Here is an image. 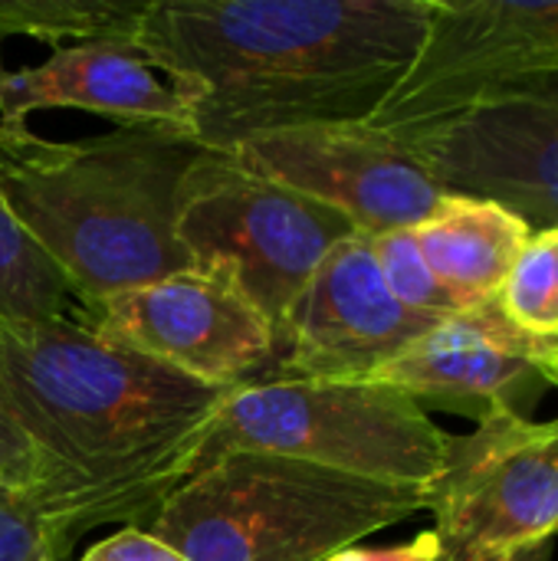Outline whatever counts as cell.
Returning a JSON list of instances; mask_svg holds the SVG:
<instances>
[{"instance_id":"1","label":"cell","mask_w":558,"mask_h":561,"mask_svg":"<svg viewBox=\"0 0 558 561\" xmlns=\"http://www.w3.org/2000/svg\"><path fill=\"white\" fill-rule=\"evenodd\" d=\"M434 0H148L132 49L217 154L329 122H368L414 62Z\"/></svg>"},{"instance_id":"2","label":"cell","mask_w":558,"mask_h":561,"mask_svg":"<svg viewBox=\"0 0 558 561\" xmlns=\"http://www.w3.org/2000/svg\"><path fill=\"white\" fill-rule=\"evenodd\" d=\"M227 394L82 322L0 319V411L59 473L46 526L66 556L99 526L148 529Z\"/></svg>"},{"instance_id":"3","label":"cell","mask_w":558,"mask_h":561,"mask_svg":"<svg viewBox=\"0 0 558 561\" xmlns=\"http://www.w3.org/2000/svg\"><path fill=\"white\" fill-rule=\"evenodd\" d=\"M204 151L178 125L49 141L0 122V194L89 312L191 270L174 220L181 184Z\"/></svg>"},{"instance_id":"4","label":"cell","mask_w":558,"mask_h":561,"mask_svg":"<svg viewBox=\"0 0 558 561\" xmlns=\"http://www.w3.org/2000/svg\"><path fill=\"white\" fill-rule=\"evenodd\" d=\"M428 506V486L234 450L194 470L148 533L184 561H326Z\"/></svg>"},{"instance_id":"5","label":"cell","mask_w":558,"mask_h":561,"mask_svg":"<svg viewBox=\"0 0 558 561\" xmlns=\"http://www.w3.org/2000/svg\"><path fill=\"white\" fill-rule=\"evenodd\" d=\"M447 437L414 398L391 385L270 378L224 398L194 470L214 457L253 450L362 480L431 486Z\"/></svg>"},{"instance_id":"6","label":"cell","mask_w":558,"mask_h":561,"mask_svg":"<svg viewBox=\"0 0 558 561\" xmlns=\"http://www.w3.org/2000/svg\"><path fill=\"white\" fill-rule=\"evenodd\" d=\"M178 243L191 270L240 293L276 332L326 260L358 233L339 210L204 151L178 194Z\"/></svg>"},{"instance_id":"7","label":"cell","mask_w":558,"mask_h":561,"mask_svg":"<svg viewBox=\"0 0 558 561\" xmlns=\"http://www.w3.org/2000/svg\"><path fill=\"white\" fill-rule=\"evenodd\" d=\"M558 72V0H434L424 43L368 115L401 148Z\"/></svg>"},{"instance_id":"8","label":"cell","mask_w":558,"mask_h":561,"mask_svg":"<svg viewBox=\"0 0 558 561\" xmlns=\"http://www.w3.org/2000/svg\"><path fill=\"white\" fill-rule=\"evenodd\" d=\"M431 493L434 561H506L558 536V421L493 411L447 437Z\"/></svg>"},{"instance_id":"9","label":"cell","mask_w":558,"mask_h":561,"mask_svg":"<svg viewBox=\"0 0 558 561\" xmlns=\"http://www.w3.org/2000/svg\"><path fill=\"white\" fill-rule=\"evenodd\" d=\"M92 335L214 388L270 381L280 368L273 325L230 286L184 270L118 293L82 322Z\"/></svg>"},{"instance_id":"10","label":"cell","mask_w":558,"mask_h":561,"mask_svg":"<svg viewBox=\"0 0 558 561\" xmlns=\"http://www.w3.org/2000/svg\"><path fill=\"white\" fill-rule=\"evenodd\" d=\"M230 158L260 178L339 210L365 237L411 230L447 197L411 151L365 122L263 135L240 145Z\"/></svg>"},{"instance_id":"11","label":"cell","mask_w":558,"mask_h":561,"mask_svg":"<svg viewBox=\"0 0 558 561\" xmlns=\"http://www.w3.org/2000/svg\"><path fill=\"white\" fill-rule=\"evenodd\" d=\"M454 197L497 201L533 233L558 227V72L405 148Z\"/></svg>"},{"instance_id":"12","label":"cell","mask_w":558,"mask_h":561,"mask_svg":"<svg viewBox=\"0 0 558 561\" xmlns=\"http://www.w3.org/2000/svg\"><path fill=\"white\" fill-rule=\"evenodd\" d=\"M431 325L437 322L395 299L372 237L352 233L326 253L286 312L273 378L372 381Z\"/></svg>"},{"instance_id":"13","label":"cell","mask_w":558,"mask_h":561,"mask_svg":"<svg viewBox=\"0 0 558 561\" xmlns=\"http://www.w3.org/2000/svg\"><path fill=\"white\" fill-rule=\"evenodd\" d=\"M549 352L553 339L523 332L500 302H490L441 319L372 381L405 391L421 408L434 404L477 421L493 411L526 414L549 388Z\"/></svg>"},{"instance_id":"14","label":"cell","mask_w":558,"mask_h":561,"mask_svg":"<svg viewBox=\"0 0 558 561\" xmlns=\"http://www.w3.org/2000/svg\"><path fill=\"white\" fill-rule=\"evenodd\" d=\"M79 108L125 125H178V92L132 49L118 43L59 46L43 62L7 69L0 62V122L26 125L30 112ZM187 131V128H184Z\"/></svg>"},{"instance_id":"15","label":"cell","mask_w":558,"mask_h":561,"mask_svg":"<svg viewBox=\"0 0 558 561\" xmlns=\"http://www.w3.org/2000/svg\"><path fill=\"white\" fill-rule=\"evenodd\" d=\"M533 230L503 204L447 194L437 210L414 227V240L460 309L500 299Z\"/></svg>"},{"instance_id":"16","label":"cell","mask_w":558,"mask_h":561,"mask_svg":"<svg viewBox=\"0 0 558 561\" xmlns=\"http://www.w3.org/2000/svg\"><path fill=\"white\" fill-rule=\"evenodd\" d=\"M148 0H0V36L132 46Z\"/></svg>"},{"instance_id":"17","label":"cell","mask_w":558,"mask_h":561,"mask_svg":"<svg viewBox=\"0 0 558 561\" xmlns=\"http://www.w3.org/2000/svg\"><path fill=\"white\" fill-rule=\"evenodd\" d=\"M72 289L56 263L16 224L0 194V319L7 322H53L69 319Z\"/></svg>"},{"instance_id":"18","label":"cell","mask_w":558,"mask_h":561,"mask_svg":"<svg viewBox=\"0 0 558 561\" xmlns=\"http://www.w3.org/2000/svg\"><path fill=\"white\" fill-rule=\"evenodd\" d=\"M497 302L523 332L558 342V227L529 237Z\"/></svg>"},{"instance_id":"19","label":"cell","mask_w":558,"mask_h":561,"mask_svg":"<svg viewBox=\"0 0 558 561\" xmlns=\"http://www.w3.org/2000/svg\"><path fill=\"white\" fill-rule=\"evenodd\" d=\"M372 250H375V260H378V270H382L388 289L395 293V299L405 309H411L424 319H434V322L464 312L454 302V296L431 273V266L414 240V227L372 237Z\"/></svg>"},{"instance_id":"20","label":"cell","mask_w":558,"mask_h":561,"mask_svg":"<svg viewBox=\"0 0 558 561\" xmlns=\"http://www.w3.org/2000/svg\"><path fill=\"white\" fill-rule=\"evenodd\" d=\"M0 493L33 506V513L43 523L59 493V473L3 411H0Z\"/></svg>"},{"instance_id":"21","label":"cell","mask_w":558,"mask_h":561,"mask_svg":"<svg viewBox=\"0 0 558 561\" xmlns=\"http://www.w3.org/2000/svg\"><path fill=\"white\" fill-rule=\"evenodd\" d=\"M0 561H66L49 526L16 496L0 493Z\"/></svg>"},{"instance_id":"22","label":"cell","mask_w":558,"mask_h":561,"mask_svg":"<svg viewBox=\"0 0 558 561\" xmlns=\"http://www.w3.org/2000/svg\"><path fill=\"white\" fill-rule=\"evenodd\" d=\"M79 561H184L171 546L148 529H118L105 542L92 546Z\"/></svg>"},{"instance_id":"23","label":"cell","mask_w":558,"mask_h":561,"mask_svg":"<svg viewBox=\"0 0 558 561\" xmlns=\"http://www.w3.org/2000/svg\"><path fill=\"white\" fill-rule=\"evenodd\" d=\"M434 552H437L434 533H421V536H414L411 542L388 546V549L349 546V549H339L335 556H329L326 561H434Z\"/></svg>"},{"instance_id":"24","label":"cell","mask_w":558,"mask_h":561,"mask_svg":"<svg viewBox=\"0 0 558 561\" xmlns=\"http://www.w3.org/2000/svg\"><path fill=\"white\" fill-rule=\"evenodd\" d=\"M549 552H553V542H543V546H533V549H523V552L510 556L506 561H549Z\"/></svg>"},{"instance_id":"25","label":"cell","mask_w":558,"mask_h":561,"mask_svg":"<svg viewBox=\"0 0 558 561\" xmlns=\"http://www.w3.org/2000/svg\"><path fill=\"white\" fill-rule=\"evenodd\" d=\"M546 381L558 388V342H553V352H549V365H546Z\"/></svg>"}]
</instances>
